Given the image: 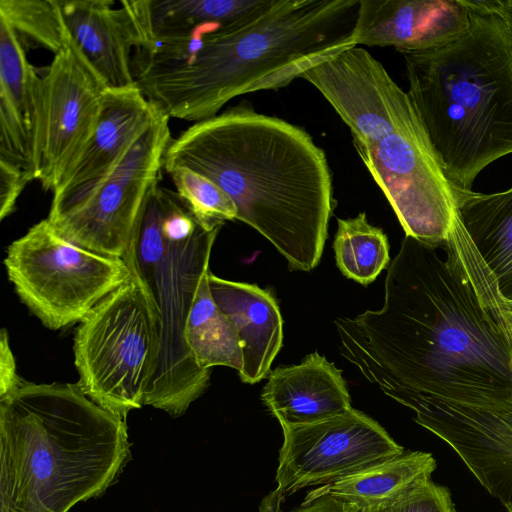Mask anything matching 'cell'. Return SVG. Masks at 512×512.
I'll return each instance as SVG.
<instances>
[{
    "label": "cell",
    "mask_w": 512,
    "mask_h": 512,
    "mask_svg": "<svg viewBox=\"0 0 512 512\" xmlns=\"http://www.w3.org/2000/svg\"><path fill=\"white\" fill-rule=\"evenodd\" d=\"M440 247L405 236L384 303L335 320L340 353L402 404L431 398L489 412L512 406V326L460 220Z\"/></svg>",
    "instance_id": "cell-1"
},
{
    "label": "cell",
    "mask_w": 512,
    "mask_h": 512,
    "mask_svg": "<svg viewBox=\"0 0 512 512\" xmlns=\"http://www.w3.org/2000/svg\"><path fill=\"white\" fill-rule=\"evenodd\" d=\"M360 0H266L227 25L155 38L133 62L144 96L169 118L194 123L233 98L277 90L356 46Z\"/></svg>",
    "instance_id": "cell-2"
},
{
    "label": "cell",
    "mask_w": 512,
    "mask_h": 512,
    "mask_svg": "<svg viewBox=\"0 0 512 512\" xmlns=\"http://www.w3.org/2000/svg\"><path fill=\"white\" fill-rule=\"evenodd\" d=\"M185 167L221 187L236 220L264 236L291 270L319 264L334 210L324 151L302 128L243 103L172 139L164 170Z\"/></svg>",
    "instance_id": "cell-3"
},
{
    "label": "cell",
    "mask_w": 512,
    "mask_h": 512,
    "mask_svg": "<svg viewBox=\"0 0 512 512\" xmlns=\"http://www.w3.org/2000/svg\"><path fill=\"white\" fill-rule=\"evenodd\" d=\"M125 420L77 383L23 378L0 394V512H69L131 457Z\"/></svg>",
    "instance_id": "cell-4"
},
{
    "label": "cell",
    "mask_w": 512,
    "mask_h": 512,
    "mask_svg": "<svg viewBox=\"0 0 512 512\" xmlns=\"http://www.w3.org/2000/svg\"><path fill=\"white\" fill-rule=\"evenodd\" d=\"M470 23L450 43L402 54L408 95L452 187L471 190L512 153V36L494 0H467Z\"/></svg>",
    "instance_id": "cell-5"
},
{
    "label": "cell",
    "mask_w": 512,
    "mask_h": 512,
    "mask_svg": "<svg viewBox=\"0 0 512 512\" xmlns=\"http://www.w3.org/2000/svg\"><path fill=\"white\" fill-rule=\"evenodd\" d=\"M220 229L200 224L176 191L159 184L123 257L157 317L158 350L144 406L173 417L183 415L209 386L211 372L195 362L185 326Z\"/></svg>",
    "instance_id": "cell-6"
},
{
    "label": "cell",
    "mask_w": 512,
    "mask_h": 512,
    "mask_svg": "<svg viewBox=\"0 0 512 512\" xmlns=\"http://www.w3.org/2000/svg\"><path fill=\"white\" fill-rule=\"evenodd\" d=\"M157 350V317L132 274L76 329V383L93 402L125 420L130 411L144 406Z\"/></svg>",
    "instance_id": "cell-7"
},
{
    "label": "cell",
    "mask_w": 512,
    "mask_h": 512,
    "mask_svg": "<svg viewBox=\"0 0 512 512\" xmlns=\"http://www.w3.org/2000/svg\"><path fill=\"white\" fill-rule=\"evenodd\" d=\"M353 143L405 236L442 246L459 219L456 199L408 93L379 126Z\"/></svg>",
    "instance_id": "cell-8"
},
{
    "label": "cell",
    "mask_w": 512,
    "mask_h": 512,
    "mask_svg": "<svg viewBox=\"0 0 512 512\" xmlns=\"http://www.w3.org/2000/svg\"><path fill=\"white\" fill-rule=\"evenodd\" d=\"M4 265L21 302L51 330L80 323L132 275L123 259L67 241L47 219L9 245Z\"/></svg>",
    "instance_id": "cell-9"
},
{
    "label": "cell",
    "mask_w": 512,
    "mask_h": 512,
    "mask_svg": "<svg viewBox=\"0 0 512 512\" xmlns=\"http://www.w3.org/2000/svg\"><path fill=\"white\" fill-rule=\"evenodd\" d=\"M160 110L117 164L79 191L52 199L46 218L55 232L87 250L125 256L146 203L160 184L165 152L173 139Z\"/></svg>",
    "instance_id": "cell-10"
},
{
    "label": "cell",
    "mask_w": 512,
    "mask_h": 512,
    "mask_svg": "<svg viewBox=\"0 0 512 512\" xmlns=\"http://www.w3.org/2000/svg\"><path fill=\"white\" fill-rule=\"evenodd\" d=\"M108 89L68 33L41 79L34 180L45 191H56L81 157Z\"/></svg>",
    "instance_id": "cell-11"
},
{
    "label": "cell",
    "mask_w": 512,
    "mask_h": 512,
    "mask_svg": "<svg viewBox=\"0 0 512 512\" xmlns=\"http://www.w3.org/2000/svg\"><path fill=\"white\" fill-rule=\"evenodd\" d=\"M281 427L275 479L285 496L331 484L404 452L377 421L353 408L319 422Z\"/></svg>",
    "instance_id": "cell-12"
},
{
    "label": "cell",
    "mask_w": 512,
    "mask_h": 512,
    "mask_svg": "<svg viewBox=\"0 0 512 512\" xmlns=\"http://www.w3.org/2000/svg\"><path fill=\"white\" fill-rule=\"evenodd\" d=\"M404 406L415 421L458 454L478 482L512 512V406L489 412L413 398Z\"/></svg>",
    "instance_id": "cell-13"
},
{
    "label": "cell",
    "mask_w": 512,
    "mask_h": 512,
    "mask_svg": "<svg viewBox=\"0 0 512 512\" xmlns=\"http://www.w3.org/2000/svg\"><path fill=\"white\" fill-rule=\"evenodd\" d=\"M58 1L73 42L105 85H136L133 55L144 42L143 0Z\"/></svg>",
    "instance_id": "cell-14"
},
{
    "label": "cell",
    "mask_w": 512,
    "mask_h": 512,
    "mask_svg": "<svg viewBox=\"0 0 512 512\" xmlns=\"http://www.w3.org/2000/svg\"><path fill=\"white\" fill-rule=\"evenodd\" d=\"M470 14L467 0H360L353 39L356 46L424 52L460 37Z\"/></svg>",
    "instance_id": "cell-15"
},
{
    "label": "cell",
    "mask_w": 512,
    "mask_h": 512,
    "mask_svg": "<svg viewBox=\"0 0 512 512\" xmlns=\"http://www.w3.org/2000/svg\"><path fill=\"white\" fill-rule=\"evenodd\" d=\"M261 399L281 426L319 422L352 408L342 371L318 352L270 371Z\"/></svg>",
    "instance_id": "cell-16"
},
{
    "label": "cell",
    "mask_w": 512,
    "mask_h": 512,
    "mask_svg": "<svg viewBox=\"0 0 512 512\" xmlns=\"http://www.w3.org/2000/svg\"><path fill=\"white\" fill-rule=\"evenodd\" d=\"M159 112L137 85L108 89L92 137L52 199L67 197L106 175Z\"/></svg>",
    "instance_id": "cell-17"
},
{
    "label": "cell",
    "mask_w": 512,
    "mask_h": 512,
    "mask_svg": "<svg viewBox=\"0 0 512 512\" xmlns=\"http://www.w3.org/2000/svg\"><path fill=\"white\" fill-rule=\"evenodd\" d=\"M26 49L0 19V159L34 177V143L42 76Z\"/></svg>",
    "instance_id": "cell-18"
},
{
    "label": "cell",
    "mask_w": 512,
    "mask_h": 512,
    "mask_svg": "<svg viewBox=\"0 0 512 512\" xmlns=\"http://www.w3.org/2000/svg\"><path fill=\"white\" fill-rule=\"evenodd\" d=\"M211 295L237 329L244 383L254 384L270 373L271 364L283 342V321L272 293L255 284L230 281L208 275Z\"/></svg>",
    "instance_id": "cell-19"
},
{
    "label": "cell",
    "mask_w": 512,
    "mask_h": 512,
    "mask_svg": "<svg viewBox=\"0 0 512 512\" xmlns=\"http://www.w3.org/2000/svg\"><path fill=\"white\" fill-rule=\"evenodd\" d=\"M453 191L466 234L502 299L512 306V188L491 194Z\"/></svg>",
    "instance_id": "cell-20"
},
{
    "label": "cell",
    "mask_w": 512,
    "mask_h": 512,
    "mask_svg": "<svg viewBox=\"0 0 512 512\" xmlns=\"http://www.w3.org/2000/svg\"><path fill=\"white\" fill-rule=\"evenodd\" d=\"M436 466L431 453L408 451L323 485V488L362 511L389 502L431 478Z\"/></svg>",
    "instance_id": "cell-21"
},
{
    "label": "cell",
    "mask_w": 512,
    "mask_h": 512,
    "mask_svg": "<svg viewBox=\"0 0 512 512\" xmlns=\"http://www.w3.org/2000/svg\"><path fill=\"white\" fill-rule=\"evenodd\" d=\"M208 269L202 276L185 326V340L197 363L204 370L226 366L241 371V342L230 318L215 303L208 282Z\"/></svg>",
    "instance_id": "cell-22"
},
{
    "label": "cell",
    "mask_w": 512,
    "mask_h": 512,
    "mask_svg": "<svg viewBox=\"0 0 512 512\" xmlns=\"http://www.w3.org/2000/svg\"><path fill=\"white\" fill-rule=\"evenodd\" d=\"M265 2L266 0H146V26L149 32L147 44L154 38L183 34L203 25H227L236 22L258 10Z\"/></svg>",
    "instance_id": "cell-23"
},
{
    "label": "cell",
    "mask_w": 512,
    "mask_h": 512,
    "mask_svg": "<svg viewBox=\"0 0 512 512\" xmlns=\"http://www.w3.org/2000/svg\"><path fill=\"white\" fill-rule=\"evenodd\" d=\"M337 223L333 244L336 264L347 278L367 286L389 263L387 236L368 222L365 212Z\"/></svg>",
    "instance_id": "cell-24"
},
{
    "label": "cell",
    "mask_w": 512,
    "mask_h": 512,
    "mask_svg": "<svg viewBox=\"0 0 512 512\" xmlns=\"http://www.w3.org/2000/svg\"><path fill=\"white\" fill-rule=\"evenodd\" d=\"M0 19L28 48H44L54 55L65 44V27L58 0H1Z\"/></svg>",
    "instance_id": "cell-25"
},
{
    "label": "cell",
    "mask_w": 512,
    "mask_h": 512,
    "mask_svg": "<svg viewBox=\"0 0 512 512\" xmlns=\"http://www.w3.org/2000/svg\"><path fill=\"white\" fill-rule=\"evenodd\" d=\"M167 173L176 193L200 224L217 228L227 220H236L237 208L233 200L212 180L185 167H176Z\"/></svg>",
    "instance_id": "cell-26"
},
{
    "label": "cell",
    "mask_w": 512,
    "mask_h": 512,
    "mask_svg": "<svg viewBox=\"0 0 512 512\" xmlns=\"http://www.w3.org/2000/svg\"><path fill=\"white\" fill-rule=\"evenodd\" d=\"M360 512H457L450 490L425 479L395 499Z\"/></svg>",
    "instance_id": "cell-27"
},
{
    "label": "cell",
    "mask_w": 512,
    "mask_h": 512,
    "mask_svg": "<svg viewBox=\"0 0 512 512\" xmlns=\"http://www.w3.org/2000/svg\"><path fill=\"white\" fill-rule=\"evenodd\" d=\"M285 495L276 488L264 497L259 512H284L281 508ZM287 512H360L353 505L335 497L323 486L308 493L305 501L297 508Z\"/></svg>",
    "instance_id": "cell-28"
},
{
    "label": "cell",
    "mask_w": 512,
    "mask_h": 512,
    "mask_svg": "<svg viewBox=\"0 0 512 512\" xmlns=\"http://www.w3.org/2000/svg\"><path fill=\"white\" fill-rule=\"evenodd\" d=\"M32 180L34 177L29 171L0 159V220L14 212L20 194Z\"/></svg>",
    "instance_id": "cell-29"
},
{
    "label": "cell",
    "mask_w": 512,
    "mask_h": 512,
    "mask_svg": "<svg viewBox=\"0 0 512 512\" xmlns=\"http://www.w3.org/2000/svg\"><path fill=\"white\" fill-rule=\"evenodd\" d=\"M20 378L10 348L8 333L3 328L0 336V394L9 390Z\"/></svg>",
    "instance_id": "cell-30"
},
{
    "label": "cell",
    "mask_w": 512,
    "mask_h": 512,
    "mask_svg": "<svg viewBox=\"0 0 512 512\" xmlns=\"http://www.w3.org/2000/svg\"><path fill=\"white\" fill-rule=\"evenodd\" d=\"M494 9L502 17L512 36V0H494Z\"/></svg>",
    "instance_id": "cell-31"
}]
</instances>
